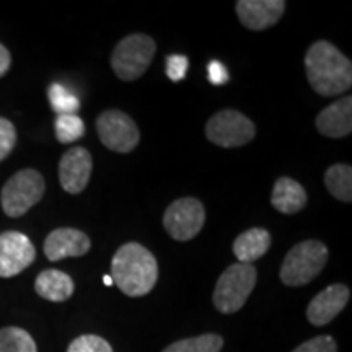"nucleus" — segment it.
<instances>
[{"label": "nucleus", "mask_w": 352, "mask_h": 352, "mask_svg": "<svg viewBox=\"0 0 352 352\" xmlns=\"http://www.w3.org/2000/svg\"><path fill=\"white\" fill-rule=\"evenodd\" d=\"M305 70L311 88L321 96L346 94L352 85L351 60L328 41L311 44L305 54Z\"/></svg>", "instance_id": "1"}, {"label": "nucleus", "mask_w": 352, "mask_h": 352, "mask_svg": "<svg viewBox=\"0 0 352 352\" xmlns=\"http://www.w3.org/2000/svg\"><path fill=\"white\" fill-rule=\"evenodd\" d=\"M113 284L127 297H144L155 287L158 280V263L144 245H122L111 261Z\"/></svg>", "instance_id": "2"}, {"label": "nucleus", "mask_w": 352, "mask_h": 352, "mask_svg": "<svg viewBox=\"0 0 352 352\" xmlns=\"http://www.w3.org/2000/svg\"><path fill=\"white\" fill-rule=\"evenodd\" d=\"M328 248L320 240L300 241L285 254L280 280L289 287H300L315 279L328 263Z\"/></svg>", "instance_id": "3"}, {"label": "nucleus", "mask_w": 352, "mask_h": 352, "mask_svg": "<svg viewBox=\"0 0 352 352\" xmlns=\"http://www.w3.org/2000/svg\"><path fill=\"white\" fill-rule=\"evenodd\" d=\"M256 270L253 264L235 263L228 266L215 284L212 302L220 314H235L245 305L256 285Z\"/></svg>", "instance_id": "4"}, {"label": "nucleus", "mask_w": 352, "mask_h": 352, "mask_svg": "<svg viewBox=\"0 0 352 352\" xmlns=\"http://www.w3.org/2000/svg\"><path fill=\"white\" fill-rule=\"evenodd\" d=\"M157 44L151 36L134 33L121 39L111 54V67L118 77L124 82L138 80L147 72Z\"/></svg>", "instance_id": "5"}, {"label": "nucleus", "mask_w": 352, "mask_h": 352, "mask_svg": "<svg viewBox=\"0 0 352 352\" xmlns=\"http://www.w3.org/2000/svg\"><path fill=\"white\" fill-rule=\"evenodd\" d=\"M44 178L39 171L33 168L21 170L3 184L0 192V204L8 217H21L33 206L43 199Z\"/></svg>", "instance_id": "6"}, {"label": "nucleus", "mask_w": 352, "mask_h": 352, "mask_svg": "<svg viewBox=\"0 0 352 352\" xmlns=\"http://www.w3.org/2000/svg\"><path fill=\"white\" fill-rule=\"evenodd\" d=\"M206 135L210 142L223 148L241 147L252 142L256 135L253 121L235 109L215 113L206 124Z\"/></svg>", "instance_id": "7"}, {"label": "nucleus", "mask_w": 352, "mask_h": 352, "mask_svg": "<svg viewBox=\"0 0 352 352\" xmlns=\"http://www.w3.org/2000/svg\"><path fill=\"white\" fill-rule=\"evenodd\" d=\"M96 132L101 144L118 153L132 152L140 140L138 124L120 109H108L101 113L96 120Z\"/></svg>", "instance_id": "8"}, {"label": "nucleus", "mask_w": 352, "mask_h": 352, "mask_svg": "<svg viewBox=\"0 0 352 352\" xmlns=\"http://www.w3.org/2000/svg\"><path fill=\"white\" fill-rule=\"evenodd\" d=\"M204 206L195 197H182V199L173 201L166 208L164 215L165 230L176 241L195 239L204 227Z\"/></svg>", "instance_id": "9"}, {"label": "nucleus", "mask_w": 352, "mask_h": 352, "mask_svg": "<svg viewBox=\"0 0 352 352\" xmlns=\"http://www.w3.org/2000/svg\"><path fill=\"white\" fill-rule=\"evenodd\" d=\"M36 258V250L25 233H0V277H13L23 272Z\"/></svg>", "instance_id": "10"}, {"label": "nucleus", "mask_w": 352, "mask_h": 352, "mask_svg": "<svg viewBox=\"0 0 352 352\" xmlns=\"http://www.w3.org/2000/svg\"><path fill=\"white\" fill-rule=\"evenodd\" d=\"M91 170H94L91 153L83 147H72L59 162L60 186L69 195H80L90 182Z\"/></svg>", "instance_id": "11"}, {"label": "nucleus", "mask_w": 352, "mask_h": 352, "mask_svg": "<svg viewBox=\"0 0 352 352\" xmlns=\"http://www.w3.org/2000/svg\"><path fill=\"white\" fill-rule=\"evenodd\" d=\"M240 23L252 32H263L280 20L285 10L284 0H240L236 2Z\"/></svg>", "instance_id": "12"}, {"label": "nucleus", "mask_w": 352, "mask_h": 352, "mask_svg": "<svg viewBox=\"0 0 352 352\" xmlns=\"http://www.w3.org/2000/svg\"><path fill=\"white\" fill-rule=\"evenodd\" d=\"M351 292L344 284H333L311 298L307 308V318L314 327H324L344 310Z\"/></svg>", "instance_id": "13"}, {"label": "nucleus", "mask_w": 352, "mask_h": 352, "mask_svg": "<svg viewBox=\"0 0 352 352\" xmlns=\"http://www.w3.org/2000/svg\"><path fill=\"white\" fill-rule=\"evenodd\" d=\"M91 241L77 228H56L44 241V254L56 263L64 258H78L90 252Z\"/></svg>", "instance_id": "14"}, {"label": "nucleus", "mask_w": 352, "mask_h": 352, "mask_svg": "<svg viewBox=\"0 0 352 352\" xmlns=\"http://www.w3.org/2000/svg\"><path fill=\"white\" fill-rule=\"evenodd\" d=\"M316 129L320 134L331 139H341L351 134L352 131V98H344L334 101L316 116Z\"/></svg>", "instance_id": "15"}, {"label": "nucleus", "mask_w": 352, "mask_h": 352, "mask_svg": "<svg viewBox=\"0 0 352 352\" xmlns=\"http://www.w3.org/2000/svg\"><path fill=\"white\" fill-rule=\"evenodd\" d=\"M271 204L283 214H296L307 206V191L296 179L280 176L272 188Z\"/></svg>", "instance_id": "16"}, {"label": "nucleus", "mask_w": 352, "mask_h": 352, "mask_svg": "<svg viewBox=\"0 0 352 352\" xmlns=\"http://www.w3.org/2000/svg\"><path fill=\"white\" fill-rule=\"evenodd\" d=\"M271 246V235L264 228H250L239 235L233 241V254L239 263L253 264L256 259L263 258Z\"/></svg>", "instance_id": "17"}, {"label": "nucleus", "mask_w": 352, "mask_h": 352, "mask_svg": "<svg viewBox=\"0 0 352 352\" xmlns=\"http://www.w3.org/2000/svg\"><path fill=\"white\" fill-rule=\"evenodd\" d=\"M74 289H76V285H74L72 277L57 270L43 271L34 283V290H36L38 296L50 302L69 300L72 297Z\"/></svg>", "instance_id": "18"}, {"label": "nucleus", "mask_w": 352, "mask_h": 352, "mask_svg": "<svg viewBox=\"0 0 352 352\" xmlns=\"http://www.w3.org/2000/svg\"><path fill=\"white\" fill-rule=\"evenodd\" d=\"M324 184L329 195L342 202L352 201V168L346 164L329 166L324 173Z\"/></svg>", "instance_id": "19"}, {"label": "nucleus", "mask_w": 352, "mask_h": 352, "mask_svg": "<svg viewBox=\"0 0 352 352\" xmlns=\"http://www.w3.org/2000/svg\"><path fill=\"white\" fill-rule=\"evenodd\" d=\"M0 352H38L32 334L16 327L0 329Z\"/></svg>", "instance_id": "20"}, {"label": "nucleus", "mask_w": 352, "mask_h": 352, "mask_svg": "<svg viewBox=\"0 0 352 352\" xmlns=\"http://www.w3.org/2000/svg\"><path fill=\"white\" fill-rule=\"evenodd\" d=\"M222 347L223 340L219 334H202V336L176 341L162 352H220Z\"/></svg>", "instance_id": "21"}, {"label": "nucleus", "mask_w": 352, "mask_h": 352, "mask_svg": "<svg viewBox=\"0 0 352 352\" xmlns=\"http://www.w3.org/2000/svg\"><path fill=\"white\" fill-rule=\"evenodd\" d=\"M47 96H50L52 111L57 113V116L77 114L78 109H80V101H78L77 96L65 87L59 85V83H52L50 90H47Z\"/></svg>", "instance_id": "22"}, {"label": "nucleus", "mask_w": 352, "mask_h": 352, "mask_svg": "<svg viewBox=\"0 0 352 352\" xmlns=\"http://www.w3.org/2000/svg\"><path fill=\"white\" fill-rule=\"evenodd\" d=\"M56 138L60 144H72L85 134V124L78 114H63L54 122Z\"/></svg>", "instance_id": "23"}, {"label": "nucleus", "mask_w": 352, "mask_h": 352, "mask_svg": "<svg viewBox=\"0 0 352 352\" xmlns=\"http://www.w3.org/2000/svg\"><path fill=\"white\" fill-rule=\"evenodd\" d=\"M67 352H113V347L96 334H83L70 342Z\"/></svg>", "instance_id": "24"}, {"label": "nucleus", "mask_w": 352, "mask_h": 352, "mask_svg": "<svg viewBox=\"0 0 352 352\" xmlns=\"http://www.w3.org/2000/svg\"><path fill=\"white\" fill-rule=\"evenodd\" d=\"M16 144V129L6 118H0V162L10 155Z\"/></svg>", "instance_id": "25"}, {"label": "nucleus", "mask_w": 352, "mask_h": 352, "mask_svg": "<svg viewBox=\"0 0 352 352\" xmlns=\"http://www.w3.org/2000/svg\"><path fill=\"white\" fill-rule=\"evenodd\" d=\"M336 341L331 336H316L296 347L292 352H336Z\"/></svg>", "instance_id": "26"}, {"label": "nucleus", "mask_w": 352, "mask_h": 352, "mask_svg": "<svg viewBox=\"0 0 352 352\" xmlns=\"http://www.w3.org/2000/svg\"><path fill=\"white\" fill-rule=\"evenodd\" d=\"M189 67L188 57L184 56H170L166 59V76H168L170 80L179 82L186 77Z\"/></svg>", "instance_id": "27"}, {"label": "nucleus", "mask_w": 352, "mask_h": 352, "mask_svg": "<svg viewBox=\"0 0 352 352\" xmlns=\"http://www.w3.org/2000/svg\"><path fill=\"white\" fill-rule=\"evenodd\" d=\"M208 78L212 85H226L230 80V76H228V70L222 63L210 60L208 65Z\"/></svg>", "instance_id": "28"}, {"label": "nucleus", "mask_w": 352, "mask_h": 352, "mask_svg": "<svg viewBox=\"0 0 352 352\" xmlns=\"http://www.w3.org/2000/svg\"><path fill=\"white\" fill-rule=\"evenodd\" d=\"M10 64H12L10 52H8V50L3 46V44H0V77H3L8 72Z\"/></svg>", "instance_id": "29"}, {"label": "nucleus", "mask_w": 352, "mask_h": 352, "mask_svg": "<svg viewBox=\"0 0 352 352\" xmlns=\"http://www.w3.org/2000/svg\"><path fill=\"white\" fill-rule=\"evenodd\" d=\"M103 283H104V285H113L111 276H104V277H103Z\"/></svg>", "instance_id": "30"}]
</instances>
